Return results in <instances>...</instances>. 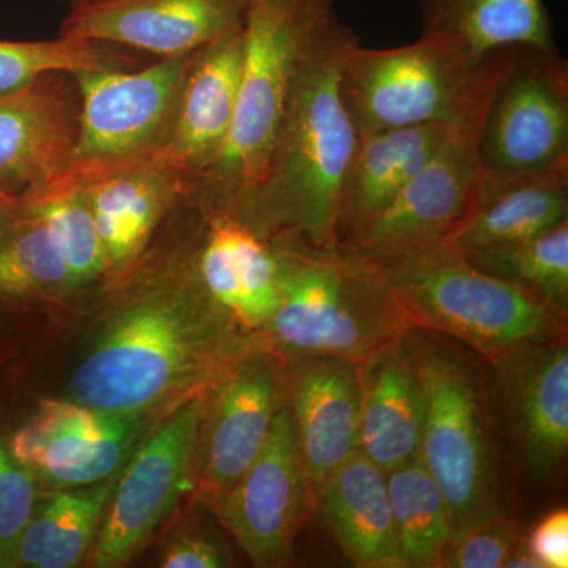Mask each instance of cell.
<instances>
[{
	"mask_svg": "<svg viewBox=\"0 0 568 568\" xmlns=\"http://www.w3.org/2000/svg\"><path fill=\"white\" fill-rule=\"evenodd\" d=\"M196 284H164L134 301L74 369L71 399L95 409L149 414L192 398L252 343Z\"/></svg>",
	"mask_w": 568,
	"mask_h": 568,
	"instance_id": "obj_1",
	"label": "cell"
},
{
	"mask_svg": "<svg viewBox=\"0 0 568 568\" xmlns=\"http://www.w3.org/2000/svg\"><path fill=\"white\" fill-rule=\"evenodd\" d=\"M358 39L336 17L295 77L263 181L226 213L261 239L338 245L339 205L358 134L339 95V73Z\"/></svg>",
	"mask_w": 568,
	"mask_h": 568,
	"instance_id": "obj_2",
	"label": "cell"
},
{
	"mask_svg": "<svg viewBox=\"0 0 568 568\" xmlns=\"http://www.w3.org/2000/svg\"><path fill=\"white\" fill-rule=\"evenodd\" d=\"M267 242L282 298L261 331L280 353L332 355L361 364L409 331V321L372 264L339 245L316 248L290 237Z\"/></svg>",
	"mask_w": 568,
	"mask_h": 568,
	"instance_id": "obj_3",
	"label": "cell"
},
{
	"mask_svg": "<svg viewBox=\"0 0 568 568\" xmlns=\"http://www.w3.org/2000/svg\"><path fill=\"white\" fill-rule=\"evenodd\" d=\"M369 264L410 327L458 339L487 362L566 336L567 316L545 298L480 271L446 244Z\"/></svg>",
	"mask_w": 568,
	"mask_h": 568,
	"instance_id": "obj_4",
	"label": "cell"
},
{
	"mask_svg": "<svg viewBox=\"0 0 568 568\" xmlns=\"http://www.w3.org/2000/svg\"><path fill=\"white\" fill-rule=\"evenodd\" d=\"M336 17V0H253L233 125L203 174L220 211L263 181L306 51Z\"/></svg>",
	"mask_w": 568,
	"mask_h": 568,
	"instance_id": "obj_5",
	"label": "cell"
},
{
	"mask_svg": "<svg viewBox=\"0 0 568 568\" xmlns=\"http://www.w3.org/2000/svg\"><path fill=\"white\" fill-rule=\"evenodd\" d=\"M406 339L424 398L418 458L446 496L457 538L506 515L484 387L465 355L432 332L410 327Z\"/></svg>",
	"mask_w": 568,
	"mask_h": 568,
	"instance_id": "obj_6",
	"label": "cell"
},
{
	"mask_svg": "<svg viewBox=\"0 0 568 568\" xmlns=\"http://www.w3.org/2000/svg\"><path fill=\"white\" fill-rule=\"evenodd\" d=\"M510 50L476 58L420 36L395 48L347 51L339 95L357 134L422 123H455L491 95Z\"/></svg>",
	"mask_w": 568,
	"mask_h": 568,
	"instance_id": "obj_7",
	"label": "cell"
},
{
	"mask_svg": "<svg viewBox=\"0 0 568 568\" xmlns=\"http://www.w3.org/2000/svg\"><path fill=\"white\" fill-rule=\"evenodd\" d=\"M481 178H521L568 163V62L558 47L514 48L480 134Z\"/></svg>",
	"mask_w": 568,
	"mask_h": 568,
	"instance_id": "obj_8",
	"label": "cell"
},
{
	"mask_svg": "<svg viewBox=\"0 0 568 568\" xmlns=\"http://www.w3.org/2000/svg\"><path fill=\"white\" fill-rule=\"evenodd\" d=\"M197 51L163 58L136 71L89 69L70 73L80 97V121L67 171L97 173L159 151Z\"/></svg>",
	"mask_w": 568,
	"mask_h": 568,
	"instance_id": "obj_9",
	"label": "cell"
},
{
	"mask_svg": "<svg viewBox=\"0 0 568 568\" xmlns=\"http://www.w3.org/2000/svg\"><path fill=\"white\" fill-rule=\"evenodd\" d=\"M489 99L491 95L452 123L439 148L394 203L339 246L377 263L444 244L476 200L481 179V125Z\"/></svg>",
	"mask_w": 568,
	"mask_h": 568,
	"instance_id": "obj_10",
	"label": "cell"
},
{
	"mask_svg": "<svg viewBox=\"0 0 568 568\" xmlns=\"http://www.w3.org/2000/svg\"><path fill=\"white\" fill-rule=\"evenodd\" d=\"M204 394L185 399L132 455L115 480L89 562L125 566L178 506L200 452Z\"/></svg>",
	"mask_w": 568,
	"mask_h": 568,
	"instance_id": "obj_11",
	"label": "cell"
},
{
	"mask_svg": "<svg viewBox=\"0 0 568 568\" xmlns=\"http://www.w3.org/2000/svg\"><path fill=\"white\" fill-rule=\"evenodd\" d=\"M207 500L253 566L286 564L315 504L290 407L276 414L263 450L248 469Z\"/></svg>",
	"mask_w": 568,
	"mask_h": 568,
	"instance_id": "obj_12",
	"label": "cell"
},
{
	"mask_svg": "<svg viewBox=\"0 0 568 568\" xmlns=\"http://www.w3.org/2000/svg\"><path fill=\"white\" fill-rule=\"evenodd\" d=\"M148 428V414H121L44 399L9 439L11 454L47 484L88 487L121 469Z\"/></svg>",
	"mask_w": 568,
	"mask_h": 568,
	"instance_id": "obj_13",
	"label": "cell"
},
{
	"mask_svg": "<svg viewBox=\"0 0 568 568\" xmlns=\"http://www.w3.org/2000/svg\"><path fill=\"white\" fill-rule=\"evenodd\" d=\"M200 443V487L209 497L237 480L263 450L287 398V377L272 351L250 345L212 384Z\"/></svg>",
	"mask_w": 568,
	"mask_h": 568,
	"instance_id": "obj_14",
	"label": "cell"
},
{
	"mask_svg": "<svg viewBox=\"0 0 568 568\" xmlns=\"http://www.w3.org/2000/svg\"><path fill=\"white\" fill-rule=\"evenodd\" d=\"M503 426L536 481H549L568 452L566 336L528 343L488 361Z\"/></svg>",
	"mask_w": 568,
	"mask_h": 568,
	"instance_id": "obj_15",
	"label": "cell"
},
{
	"mask_svg": "<svg viewBox=\"0 0 568 568\" xmlns=\"http://www.w3.org/2000/svg\"><path fill=\"white\" fill-rule=\"evenodd\" d=\"M253 0H92L71 9L59 37L133 48L160 55L192 54L244 28Z\"/></svg>",
	"mask_w": 568,
	"mask_h": 568,
	"instance_id": "obj_16",
	"label": "cell"
},
{
	"mask_svg": "<svg viewBox=\"0 0 568 568\" xmlns=\"http://www.w3.org/2000/svg\"><path fill=\"white\" fill-rule=\"evenodd\" d=\"M80 97L70 73H48L0 95V194L21 196L69 170Z\"/></svg>",
	"mask_w": 568,
	"mask_h": 568,
	"instance_id": "obj_17",
	"label": "cell"
},
{
	"mask_svg": "<svg viewBox=\"0 0 568 568\" xmlns=\"http://www.w3.org/2000/svg\"><path fill=\"white\" fill-rule=\"evenodd\" d=\"M244 48L241 28L201 48L186 71L170 130L155 152L185 174L203 178L230 134Z\"/></svg>",
	"mask_w": 568,
	"mask_h": 568,
	"instance_id": "obj_18",
	"label": "cell"
},
{
	"mask_svg": "<svg viewBox=\"0 0 568 568\" xmlns=\"http://www.w3.org/2000/svg\"><path fill=\"white\" fill-rule=\"evenodd\" d=\"M291 358L287 407L316 500L324 481L357 450V364L332 355Z\"/></svg>",
	"mask_w": 568,
	"mask_h": 568,
	"instance_id": "obj_19",
	"label": "cell"
},
{
	"mask_svg": "<svg viewBox=\"0 0 568 568\" xmlns=\"http://www.w3.org/2000/svg\"><path fill=\"white\" fill-rule=\"evenodd\" d=\"M357 450L388 473L420 447L424 398L406 334L357 364Z\"/></svg>",
	"mask_w": 568,
	"mask_h": 568,
	"instance_id": "obj_20",
	"label": "cell"
},
{
	"mask_svg": "<svg viewBox=\"0 0 568 568\" xmlns=\"http://www.w3.org/2000/svg\"><path fill=\"white\" fill-rule=\"evenodd\" d=\"M182 174L186 175L156 153L97 173L74 174L88 192L108 272L136 260L181 189Z\"/></svg>",
	"mask_w": 568,
	"mask_h": 568,
	"instance_id": "obj_21",
	"label": "cell"
},
{
	"mask_svg": "<svg viewBox=\"0 0 568 568\" xmlns=\"http://www.w3.org/2000/svg\"><path fill=\"white\" fill-rule=\"evenodd\" d=\"M564 222L568 163L521 178H481L473 207L444 244L467 254L536 237Z\"/></svg>",
	"mask_w": 568,
	"mask_h": 568,
	"instance_id": "obj_22",
	"label": "cell"
},
{
	"mask_svg": "<svg viewBox=\"0 0 568 568\" xmlns=\"http://www.w3.org/2000/svg\"><path fill=\"white\" fill-rule=\"evenodd\" d=\"M315 503L353 566L405 568L388 500L387 473L361 450L324 481Z\"/></svg>",
	"mask_w": 568,
	"mask_h": 568,
	"instance_id": "obj_23",
	"label": "cell"
},
{
	"mask_svg": "<svg viewBox=\"0 0 568 568\" xmlns=\"http://www.w3.org/2000/svg\"><path fill=\"white\" fill-rule=\"evenodd\" d=\"M452 123H422L358 134L339 205L338 245L386 211L439 148Z\"/></svg>",
	"mask_w": 568,
	"mask_h": 568,
	"instance_id": "obj_24",
	"label": "cell"
},
{
	"mask_svg": "<svg viewBox=\"0 0 568 568\" xmlns=\"http://www.w3.org/2000/svg\"><path fill=\"white\" fill-rule=\"evenodd\" d=\"M200 275L213 301L250 331H261L278 310L274 250L230 213L213 216Z\"/></svg>",
	"mask_w": 568,
	"mask_h": 568,
	"instance_id": "obj_25",
	"label": "cell"
},
{
	"mask_svg": "<svg viewBox=\"0 0 568 568\" xmlns=\"http://www.w3.org/2000/svg\"><path fill=\"white\" fill-rule=\"evenodd\" d=\"M422 33L476 58L510 48H556L545 0H420Z\"/></svg>",
	"mask_w": 568,
	"mask_h": 568,
	"instance_id": "obj_26",
	"label": "cell"
},
{
	"mask_svg": "<svg viewBox=\"0 0 568 568\" xmlns=\"http://www.w3.org/2000/svg\"><path fill=\"white\" fill-rule=\"evenodd\" d=\"M118 478L48 497L20 538L11 568H73L89 558Z\"/></svg>",
	"mask_w": 568,
	"mask_h": 568,
	"instance_id": "obj_27",
	"label": "cell"
},
{
	"mask_svg": "<svg viewBox=\"0 0 568 568\" xmlns=\"http://www.w3.org/2000/svg\"><path fill=\"white\" fill-rule=\"evenodd\" d=\"M399 555L405 568H440L455 538L443 489L418 455L387 473Z\"/></svg>",
	"mask_w": 568,
	"mask_h": 568,
	"instance_id": "obj_28",
	"label": "cell"
},
{
	"mask_svg": "<svg viewBox=\"0 0 568 568\" xmlns=\"http://www.w3.org/2000/svg\"><path fill=\"white\" fill-rule=\"evenodd\" d=\"M20 204L22 211L44 220L58 237L73 287L106 274V254L80 178L65 171L54 181L21 194Z\"/></svg>",
	"mask_w": 568,
	"mask_h": 568,
	"instance_id": "obj_29",
	"label": "cell"
},
{
	"mask_svg": "<svg viewBox=\"0 0 568 568\" xmlns=\"http://www.w3.org/2000/svg\"><path fill=\"white\" fill-rule=\"evenodd\" d=\"M62 246L48 223L22 211L0 244V304L50 297L71 290Z\"/></svg>",
	"mask_w": 568,
	"mask_h": 568,
	"instance_id": "obj_30",
	"label": "cell"
},
{
	"mask_svg": "<svg viewBox=\"0 0 568 568\" xmlns=\"http://www.w3.org/2000/svg\"><path fill=\"white\" fill-rule=\"evenodd\" d=\"M465 256L489 275L528 287L567 316L568 222L536 237L478 250Z\"/></svg>",
	"mask_w": 568,
	"mask_h": 568,
	"instance_id": "obj_31",
	"label": "cell"
},
{
	"mask_svg": "<svg viewBox=\"0 0 568 568\" xmlns=\"http://www.w3.org/2000/svg\"><path fill=\"white\" fill-rule=\"evenodd\" d=\"M112 44L65 39L0 40V95L26 88L48 73H73L89 69H119L125 59Z\"/></svg>",
	"mask_w": 568,
	"mask_h": 568,
	"instance_id": "obj_32",
	"label": "cell"
},
{
	"mask_svg": "<svg viewBox=\"0 0 568 568\" xmlns=\"http://www.w3.org/2000/svg\"><path fill=\"white\" fill-rule=\"evenodd\" d=\"M39 478L11 454L0 436V568H11L14 551L36 514Z\"/></svg>",
	"mask_w": 568,
	"mask_h": 568,
	"instance_id": "obj_33",
	"label": "cell"
},
{
	"mask_svg": "<svg viewBox=\"0 0 568 568\" xmlns=\"http://www.w3.org/2000/svg\"><path fill=\"white\" fill-rule=\"evenodd\" d=\"M517 549V528L500 515L455 538L440 568H503Z\"/></svg>",
	"mask_w": 568,
	"mask_h": 568,
	"instance_id": "obj_34",
	"label": "cell"
},
{
	"mask_svg": "<svg viewBox=\"0 0 568 568\" xmlns=\"http://www.w3.org/2000/svg\"><path fill=\"white\" fill-rule=\"evenodd\" d=\"M233 566L227 545L212 530L190 529L164 548L160 567L164 568H224Z\"/></svg>",
	"mask_w": 568,
	"mask_h": 568,
	"instance_id": "obj_35",
	"label": "cell"
},
{
	"mask_svg": "<svg viewBox=\"0 0 568 568\" xmlns=\"http://www.w3.org/2000/svg\"><path fill=\"white\" fill-rule=\"evenodd\" d=\"M530 555L540 560L544 568L568 567V511H551L534 528L526 544Z\"/></svg>",
	"mask_w": 568,
	"mask_h": 568,
	"instance_id": "obj_36",
	"label": "cell"
},
{
	"mask_svg": "<svg viewBox=\"0 0 568 568\" xmlns=\"http://www.w3.org/2000/svg\"><path fill=\"white\" fill-rule=\"evenodd\" d=\"M18 216H20V196L0 194V244L13 230Z\"/></svg>",
	"mask_w": 568,
	"mask_h": 568,
	"instance_id": "obj_37",
	"label": "cell"
},
{
	"mask_svg": "<svg viewBox=\"0 0 568 568\" xmlns=\"http://www.w3.org/2000/svg\"><path fill=\"white\" fill-rule=\"evenodd\" d=\"M506 568H544L536 556L530 555L528 549H517L511 552L510 558L504 564Z\"/></svg>",
	"mask_w": 568,
	"mask_h": 568,
	"instance_id": "obj_38",
	"label": "cell"
},
{
	"mask_svg": "<svg viewBox=\"0 0 568 568\" xmlns=\"http://www.w3.org/2000/svg\"><path fill=\"white\" fill-rule=\"evenodd\" d=\"M3 304H0V342H2L3 336L6 335V310H3Z\"/></svg>",
	"mask_w": 568,
	"mask_h": 568,
	"instance_id": "obj_39",
	"label": "cell"
},
{
	"mask_svg": "<svg viewBox=\"0 0 568 568\" xmlns=\"http://www.w3.org/2000/svg\"><path fill=\"white\" fill-rule=\"evenodd\" d=\"M63 2L69 3L71 10L77 9V7L84 6V3L92 2V0H63Z\"/></svg>",
	"mask_w": 568,
	"mask_h": 568,
	"instance_id": "obj_40",
	"label": "cell"
}]
</instances>
